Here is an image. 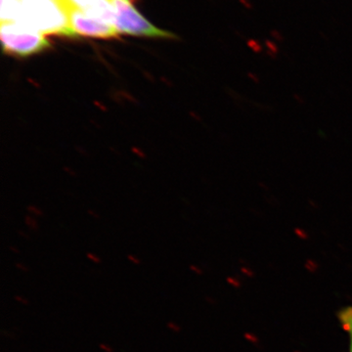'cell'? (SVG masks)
<instances>
[{"label":"cell","mask_w":352,"mask_h":352,"mask_svg":"<svg viewBox=\"0 0 352 352\" xmlns=\"http://www.w3.org/2000/svg\"><path fill=\"white\" fill-rule=\"evenodd\" d=\"M17 23L38 33L75 38L70 28L68 7L63 0H21Z\"/></svg>","instance_id":"cell-1"},{"label":"cell","mask_w":352,"mask_h":352,"mask_svg":"<svg viewBox=\"0 0 352 352\" xmlns=\"http://www.w3.org/2000/svg\"><path fill=\"white\" fill-rule=\"evenodd\" d=\"M0 37L3 51L12 56L28 57L50 47L42 33L17 22H1Z\"/></svg>","instance_id":"cell-2"},{"label":"cell","mask_w":352,"mask_h":352,"mask_svg":"<svg viewBox=\"0 0 352 352\" xmlns=\"http://www.w3.org/2000/svg\"><path fill=\"white\" fill-rule=\"evenodd\" d=\"M116 12V27L118 33L136 36L171 38L174 35L169 31L155 27L146 20L134 7L131 0H111Z\"/></svg>","instance_id":"cell-3"},{"label":"cell","mask_w":352,"mask_h":352,"mask_svg":"<svg viewBox=\"0 0 352 352\" xmlns=\"http://www.w3.org/2000/svg\"><path fill=\"white\" fill-rule=\"evenodd\" d=\"M68 13L70 28L75 37L83 36L89 38H101V39L117 37L118 33L113 25L90 17L76 9L68 7Z\"/></svg>","instance_id":"cell-4"},{"label":"cell","mask_w":352,"mask_h":352,"mask_svg":"<svg viewBox=\"0 0 352 352\" xmlns=\"http://www.w3.org/2000/svg\"><path fill=\"white\" fill-rule=\"evenodd\" d=\"M63 2L67 7L76 9L90 17L114 25L116 12L111 0H63Z\"/></svg>","instance_id":"cell-5"},{"label":"cell","mask_w":352,"mask_h":352,"mask_svg":"<svg viewBox=\"0 0 352 352\" xmlns=\"http://www.w3.org/2000/svg\"><path fill=\"white\" fill-rule=\"evenodd\" d=\"M20 12L21 0H1V22H17Z\"/></svg>","instance_id":"cell-6"},{"label":"cell","mask_w":352,"mask_h":352,"mask_svg":"<svg viewBox=\"0 0 352 352\" xmlns=\"http://www.w3.org/2000/svg\"><path fill=\"white\" fill-rule=\"evenodd\" d=\"M338 320L348 335V352H352V305H347L338 311Z\"/></svg>","instance_id":"cell-7"},{"label":"cell","mask_w":352,"mask_h":352,"mask_svg":"<svg viewBox=\"0 0 352 352\" xmlns=\"http://www.w3.org/2000/svg\"><path fill=\"white\" fill-rule=\"evenodd\" d=\"M166 326H167V328L170 330V331L174 332H180V331H181L180 326H178L177 324H175V323L172 321H169Z\"/></svg>","instance_id":"cell-8"},{"label":"cell","mask_w":352,"mask_h":352,"mask_svg":"<svg viewBox=\"0 0 352 352\" xmlns=\"http://www.w3.org/2000/svg\"><path fill=\"white\" fill-rule=\"evenodd\" d=\"M14 298H15V300H17L18 302H20V303H22V304H24V305H28V304H30V301H28V300L25 298V297H23L21 296H15Z\"/></svg>","instance_id":"cell-9"},{"label":"cell","mask_w":352,"mask_h":352,"mask_svg":"<svg viewBox=\"0 0 352 352\" xmlns=\"http://www.w3.org/2000/svg\"><path fill=\"white\" fill-rule=\"evenodd\" d=\"M99 346L102 350H104L105 352H114V349L112 348L110 345L106 344V343H100L99 344Z\"/></svg>","instance_id":"cell-10"},{"label":"cell","mask_w":352,"mask_h":352,"mask_svg":"<svg viewBox=\"0 0 352 352\" xmlns=\"http://www.w3.org/2000/svg\"><path fill=\"white\" fill-rule=\"evenodd\" d=\"M248 77L251 79L252 82L254 83H259V78L257 75H255L253 72H248Z\"/></svg>","instance_id":"cell-11"},{"label":"cell","mask_w":352,"mask_h":352,"mask_svg":"<svg viewBox=\"0 0 352 352\" xmlns=\"http://www.w3.org/2000/svg\"><path fill=\"white\" fill-rule=\"evenodd\" d=\"M16 267L18 268V269H20V270H22V271H24V272H28V267L25 266V265H24V264H21V263H16Z\"/></svg>","instance_id":"cell-12"},{"label":"cell","mask_w":352,"mask_h":352,"mask_svg":"<svg viewBox=\"0 0 352 352\" xmlns=\"http://www.w3.org/2000/svg\"><path fill=\"white\" fill-rule=\"evenodd\" d=\"M88 258H90L92 261L95 262V263H99V262L101 261L100 258H98L97 256H95V255H93V254H88Z\"/></svg>","instance_id":"cell-13"},{"label":"cell","mask_w":352,"mask_h":352,"mask_svg":"<svg viewBox=\"0 0 352 352\" xmlns=\"http://www.w3.org/2000/svg\"><path fill=\"white\" fill-rule=\"evenodd\" d=\"M128 259H129L130 261H132L134 264H139V263H140V260H139V259H137L135 256H132V255H129Z\"/></svg>","instance_id":"cell-14"},{"label":"cell","mask_w":352,"mask_h":352,"mask_svg":"<svg viewBox=\"0 0 352 352\" xmlns=\"http://www.w3.org/2000/svg\"><path fill=\"white\" fill-rule=\"evenodd\" d=\"M293 97H294V99H296V101H298V103H301V104L303 103V100H302V99H301V98H300V97H299V95H297V94H294V96H293Z\"/></svg>","instance_id":"cell-15"}]
</instances>
